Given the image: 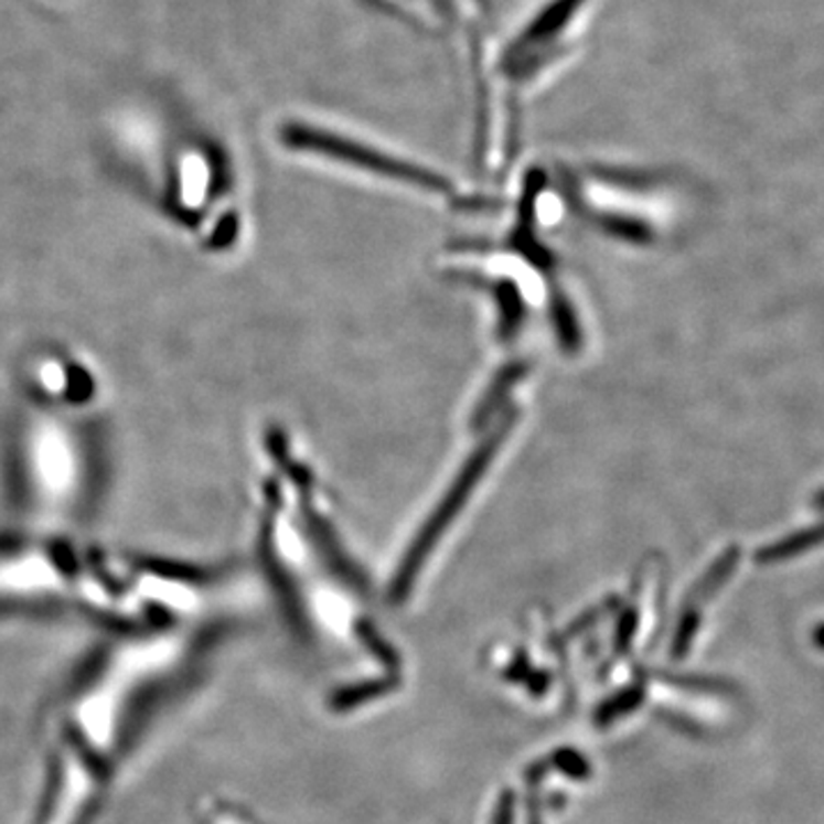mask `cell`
I'll return each instance as SVG.
<instances>
[{
    "instance_id": "cell-1",
    "label": "cell",
    "mask_w": 824,
    "mask_h": 824,
    "mask_svg": "<svg viewBox=\"0 0 824 824\" xmlns=\"http://www.w3.org/2000/svg\"><path fill=\"white\" fill-rule=\"evenodd\" d=\"M176 628L127 630L51 715L42 792L28 824H89L179 655Z\"/></svg>"
}]
</instances>
